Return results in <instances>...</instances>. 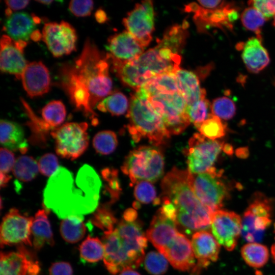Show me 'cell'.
<instances>
[{
	"instance_id": "obj_42",
	"label": "cell",
	"mask_w": 275,
	"mask_h": 275,
	"mask_svg": "<svg viewBox=\"0 0 275 275\" xmlns=\"http://www.w3.org/2000/svg\"><path fill=\"white\" fill-rule=\"evenodd\" d=\"M92 144L97 153L102 155H108L113 153L117 147V137L112 131H100L94 136Z\"/></svg>"
},
{
	"instance_id": "obj_6",
	"label": "cell",
	"mask_w": 275,
	"mask_h": 275,
	"mask_svg": "<svg viewBox=\"0 0 275 275\" xmlns=\"http://www.w3.org/2000/svg\"><path fill=\"white\" fill-rule=\"evenodd\" d=\"M164 164L163 154L157 148L143 146L130 152L121 170L132 184L141 181L155 182L162 175Z\"/></svg>"
},
{
	"instance_id": "obj_25",
	"label": "cell",
	"mask_w": 275,
	"mask_h": 275,
	"mask_svg": "<svg viewBox=\"0 0 275 275\" xmlns=\"http://www.w3.org/2000/svg\"><path fill=\"white\" fill-rule=\"evenodd\" d=\"M178 232L176 223L158 210L147 231L146 236L160 253Z\"/></svg>"
},
{
	"instance_id": "obj_57",
	"label": "cell",
	"mask_w": 275,
	"mask_h": 275,
	"mask_svg": "<svg viewBox=\"0 0 275 275\" xmlns=\"http://www.w3.org/2000/svg\"><path fill=\"white\" fill-rule=\"evenodd\" d=\"M41 38H42V35L38 30H35L30 37V39L34 41H39Z\"/></svg>"
},
{
	"instance_id": "obj_9",
	"label": "cell",
	"mask_w": 275,
	"mask_h": 275,
	"mask_svg": "<svg viewBox=\"0 0 275 275\" xmlns=\"http://www.w3.org/2000/svg\"><path fill=\"white\" fill-rule=\"evenodd\" d=\"M272 206L262 194L253 197L242 218L241 235L249 242H258L272 222Z\"/></svg>"
},
{
	"instance_id": "obj_8",
	"label": "cell",
	"mask_w": 275,
	"mask_h": 275,
	"mask_svg": "<svg viewBox=\"0 0 275 275\" xmlns=\"http://www.w3.org/2000/svg\"><path fill=\"white\" fill-rule=\"evenodd\" d=\"M223 172L214 167L207 172H189V182L195 194L205 206L213 212L219 210L229 196L230 188L222 179Z\"/></svg>"
},
{
	"instance_id": "obj_12",
	"label": "cell",
	"mask_w": 275,
	"mask_h": 275,
	"mask_svg": "<svg viewBox=\"0 0 275 275\" xmlns=\"http://www.w3.org/2000/svg\"><path fill=\"white\" fill-rule=\"evenodd\" d=\"M33 217L11 208L3 217L0 228L2 248L6 245H32L31 228Z\"/></svg>"
},
{
	"instance_id": "obj_54",
	"label": "cell",
	"mask_w": 275,
	"mask_h": 275,
	"mask_svg": "<svg viewBox=\"0 0 275 275\" xmlns=\"http://www.w3.org/2000/svg\"><path fill=\"white\" fill-rule=\"evenodd\" d=\"M8 8L12 11H16L25 8L29 4V1H5Z\"/></svg>"
},
{
	"instance_id": "obj_52",
	"label": "cell",
	"mask_w": 275,
	"mask_h": 275,
	"mask_svg": "<svg viewBox=\"0 0 275 275\" xmlns=\"http://www.w3.org/2000/svg\"><path fill=\"white\" fill-rule=\"evenodd\" d=\"M49 275H72L73 269L67 262L59 261L52 263L49 268Z\"/></svg>"
},
{
	"instance_id": "obj_27",
	"label": "cell",
	"mask_w": 275,
	"mask_h": 275,
	"mask_svg": "<svg viewBox=\"0 0 275 275\" xmlns=\"http://www.w3.org/2000/svg\"><path fill=\"white\" fill-rule=\"evenodd\" d=\"M36 23L33 15L25 12H15L7 17L3 30L15 41H28L35 30Z\"/></svg>"
},
{
	"instance_id": "obj_55",
	"label": "cell",
	"mask_w": 275,
	"mask_h": 275,
	"mask_svg": "<svg viewBox=\"0 0 275 275\" xmlns=\"http://www.w3.org/2000/svg\"><path fill=\"white\" fill-rule=\"evenodd\" d=\"M95 17L97 21L100 23L105 22L107 19L106 13L102 9H99L96 11L95 13Z\"/></svg>"
},
{
	"instance_id": "obj_41",
	"label": "cell",
	"mask_w": 275,
	"mask_h": 275,
	"mask_svg": "<svg viewBox=\"0 0 275 275\" xmlns=\"http://www.w3.org/2000/svg\"><path fill=\"white\" fill-rule=\"evenodd\" d=\"M200 133L205 138L215 140L224 136L227 130V124L218 117L212 115L197 127Z\"/></svg>"
},
{
	"instance_id": "obj_22",
	"label": "cell",
	"mask_w": 275,
	"mask_h": 275,
	"mask_svg": "<svg viewBox=\"0 0 275 275\" xmlns=\"http://www.w3.org/2000/svg\"><path fill=\"white\" fill-rule=\"evenodd\" d=\"M21 79L24 90L30 97L42 96L50 89L49 72L41 61L28 63L22 73Z\"/></svg>"
},
{
	"instance_id": "obj_16",
	"label": "cell",
	"mask_w": 275,
	"mask_h": 275,
	"mask_svg": "<svg viewBox=\"0 0 275 275\" xmlns=\"http://www.w3.org/2000/svg\"><path fill=\"white\" fill-rule=\"evenodd\" d=\"M122 246L127 252L133 268L144 259L147 238L143 232L142 223L138 219L127 221L122 218L115 228Z\"/></svg>"
},
{
	"instance_id": "obj_50",
	"label": "cell",
	"mask_w": 275,
	"mask_h": 275,
	"mask_svg": "<svg viewBox=\"0 0 275 275\" xmlns=\"http://www.w3.org/2000/svg\"><path fill=\"white\" fill-rule=\"evenodd\" d=\"M248 5L258 10L267 19L275 15V0L250 1Z\"/></svg>"
},
{
	"instance_id": "obj_53",
	"label": "cell",
	"mask_w": 275,
	"mask_h": 275,
	"mask_svg": "<svg viewBox=\"0 0 275 275\" xmlns=\"http://www.w3.org/2000/svg\"><path fill=\"white\" fill-rule=\"evenodd\" d=\"M198 4L202 7L208 9H216L225 6L228 3L223 1H198Z\"/></svg>"
},
{
	"instance_id": "obj_20",
	"label": "cell",
	"mask_w": 275,
	"mask_h": 275,
	"mask_svg": "<svg viewBox=\"0 0 275 275\" xmlns=\"http://www.w3.org/2000/svg\"><path fill=\"white\" fill-rule=\"evenodd\" d=\"M102 241L105 250L104 264L111 274L115 275L125 269L133 268L131 261L115 229L104 233Z\"/></svg>"
},
{
	"instance_id": "obj_24",
	"label": "cell",
	"mask_w": 275,
	"mask_h": 275,
	"mask_svg": "<svg viewBox=\"0 0 275 275\" xmlns=\"http://www.w3.org/2000/svg\"><path fill=\"white\" fill-rule=\"evenodd\" d=\"M27 64L23 51L16 46L15 41L8 35H2L1 39V70L14 75L17 79H21Z\"/></svg>"
},
{
	"instance_id": "obj_44",
	"label": "cell",
	"mask_w": 275,
	"mask_h": 275,
	"mask_svg": "<svg viewBox=\"0 0 275 275\" xmlns=\"http://www.w3.org/2000/svg\"><path fill=\"white\" fill-rule=\"evenodd\" d=\"M211 108L212 115L225 120L233 118L236 111L234 101L225 96L214 99L211 105Z\"/></svg>"
},
{
	"instance_id": "obj_31",
	"label": "cell",
	"mask_w": 275,
	"mask_h": 275,
	"mask_svg": "<svg viewBox=\"0 0 275 275\" xmlns=\"http://www.w3.org/2000/svg\"><path fill=\"white\" fill-rule=\"evenodd\" d=\"M26 115L29 118L26 124L31 130L30 142L40 147L46 146L49 133L54 129L49 126L42 118L37 116L23 98H20Z\"/></svg>"
},
{
	"instance_id": "obj_30",
	"label": "cell",
	"mask_w": 275,
	"mask_h": 275,
	"mask_svg": "<svg viewBox=\"0 0 275 275\" xmlns=\"http://www.w3.org/2000/svg\"><path fill=\"white\" fill-rule=\"evenodd\" d=\"M175 74L179 90L185 99L187 106L206 97V91L201 88L196 73L180 68Z\"/></svg>"
},
{
	"instance_id": "obj_61",
	"label": "cell",
	"mask_w": 275,
	"mask_h": 275,
	"mask_svg": "<svg viewBox=\"0 0 275 275\" xmlns=\"http://www.w3.org/2000/svg\"><path fill=\"white\" fill-rule=\"evenodd\" d=\"M274 232L275 233V224L274 225ZM271 254L272 256V258L273 259V261L275 263V237H274V242L272 244L271 247Z\"/></svg>"
},
{
	"instance_id": "obj_43",
	"label": "cell",
	"mask_w": 275,
	"mask_h": 275,
	"mask_svg": "<svg viewBox=\"0 0 275 275\" xmlns=\"http://www.w3.org/2000/svg\"><path fill=\"white\" fill-rule=\"evenodd\" d=\"M187 113L190 122L197 128L212 115L211 105L206 97L187 106Z\"/></svg>"
},
{
	"instance_id": "obj_33",
	"label": "cell",
	"mask_w": 275,
	"mask_h": 275,
	"mask_svg": "<svg viewBox=\"0 0 275 275\" xmlns=\"http://www.w3.org/2000/svg\"><path fill=\"white\" fill-rule=\"evenodd\" d=\"M84 216L74 215L63 219L60 224V231L62 238L67 242L74 243L85 236L86 227Z\"/></svg>"
},
{
	"instance_id": "obj_21",
	"label": "cell",
	"mask_w": 275,
	"mask_h": 275,
	"mask_svg": "<svg viewBox=\"0 0 275 275\" xmlns=\"http://www.w3.org/2000/svg\"><path fill=\"white\" fill-rule=\"evenodd\" d=\"M160 253L179 270H192L196 265L191 243L184 234L179 232Z\"/></svg>"
},
{
	"instance_id": "obj_48",
	"label": "cell",
	"mask_w": 275,
	"mask_h": 275,
	"mask_svg": "<svg viewBox=\"0 0 275 275\" xmlns=\"http://www.w3.org/2000/svg\"><path fill=\"white\" fill-rule=\"evenodd\" d=\"M38 164L41 173L48 177H51L59 168L57 157L50 153L42 155L39 158Z\"/></svg>"
},
{
	"instance_id": "obj_15",
	"label": "cell",
	"mask_w": 275,
	"mask_h": 275,
	"mask_svg": "<svg viewBox=\"0 0 275 275\" xmlns=\"http://www.w3.org/2000/svg\"><path fill=\"white\" fill-rule=\"evenodd\" d=\"M42 35L43 41L54 57L69 54L76 49V31L66 21L45 23Z\"/></svg>"
},
{
	"instance_id": "obj_37",
	"label": "cell",
	"mask_w": 275,
	"mask_h": 275,
	"mask_svg": "<svg viewBox=\"0 0 275 275\" xmlns=\"http://www.w3.org/2000/svg\"><path fill=\"white\" fill-rule=\"evenodd\" d=\"M81 258L89 263H95L104 258V246L97 237L88 236L79 248Z\"/></svg>"
},
{
	"instance_id": "obj_56",
	"label": "cell",
	"mask_w": 275,
	"mask_h": 275,
	"mask_svg": "<svg viewBox=\"0 0 275 275\" xmlns=\"http://www.w3.org/2000/svg\"><path fill=\"white\" fill-rule=\"evenodd\" d=\"M11 177L8 174H4L1 172V178H0V185L1 187H6L9 181L10 180Z\"/></svg>"
},
{
	"instance_id": "obj_46",
	"label": "cell",
	"mask_w": 275,
	"mask_h": 275,
	"mask_svg": "<svg viewBox=\"0 0 275 275\" xmlns=\"http://www.w3.org/2000/svg\"><path fill=\"white\" fill-rule=\"evenodd\" d=\"M134 197L138 203L159 204V199L156 198V191L154 185L147 181H141L136 183L134 190Z\"/></svg>"
},
{
	"instance_id": "obj_36",
	"label": "cell",
	"mask_w": 275,
	"mask_h": 275,
	"mask_svg": "<svg viewBox=\"0 0 275 275\" xmlns=\"http://www.w3.org/2000/svg\"><path fill=\"white\" fill-rule=\"evenodd\" d=\"M129 106L126 96L122 93L118 92L107 96L96 107L102 112H108L114 116H120L128 111Z\"/></svg>"
},
{
	"instance_id": "obj_38",
	"label": "cell",
	"mask_w": 275,
	"mask_h": 275,
	"mask_svg": "<svg viewBox=\"0 0 275 275\" xmlns=\"http://www.w3.org/2000/svg\"><path fill=\"white\" fill-rule=\"evenodd\" d=\"M42 118L51 128L61 126L66 116V107L61 100H52L42 109Z\"/></svg>"
},
{
	"instance_id": "obj_23",
	"label": "cell",
	"mask_w": 275,
	"mask_h": 275,
	"mask_svg": "<svg viewBox=\"0 0 275 275\" xmlns=\"http://www.w3.org/2000/svg\"><path fill=\"white\" fill-rule=\"evenodd\" d=\"M106 47L112 57L123 63L136 58L144 52L145 49L127 31L111 36Z\"/></svg>"
},
{
	"instance_id": "obj_60",
	"label": "cell",
	"mask_w": 275,
	"mask_h": 275,
	"mask_svg": "<svg viewBox=\"0 0 275 275\" xmlns=\"http://www.w3.org/2000/svg\"><path fill=\"white\" fill-rule=\"evenodd\" d=\"M245 148H239L237 151V155H239L240 157H245V155H247L248 154V150H245Z\"/></svg>"
},
{
	"instance_id": "obj_35",
	"label": "cell",
	"mask_w": 275,
	"mask_h": 275,
	"mask_svg": "<svg viewBox=\"0 0 275 275\" xmlns=\"http://www.w3.org/2000/svg\"><path fill=\"white\" fill-rule=\"evenodd\" d=\"M39 171L38 162L33 157L27 155L18 157L12 170L16 179L25 182L34 179Z\"/></svg>"
},
{
	"instance_id": "obj_39",
	"label": "cell",
	"mask_w": 275,
	"mask_h": 275,
	"mask_svg": "<svg viewBox=\"0 0 275 275\" xmlns=\"http://www.w3.org/2000/svg\"><path fill=\"white\" fill-rule=\"evenodd\" d=\"M108 204L99 205L93 213L91 219V223L101 229L104 233L113 231L117 219Z\"/></svg>"
},
{
	"instance_id": "obj_40",
	"label": "cell",
	"mask_w": 275,
	"mask_h": 275,
	"mask_svg": "<svg viewBox=\"0 0 275 275\" xmlns=\"http://www.w3.org/2000/svg\"><path fill=\"white\" fill-rule=\"evenodd\" d=\"M240 19L245 29L253 32L257 37L262 39L261 28L267 19L258 10L250 6L242 11Z\"/></svg>"
},
{
	"instance_id": "obj_51",
	"label": "cell",
	"mask_w": 275,
	"mask_h": 275,
	"mask_svg": "<svg viewBox=\"0 0 275 275\" xmlns=\"http://www.w3.org/2000/svg\"><path fill=\"white\" fill-rule=\"evenodd\" d=\"M1 172L8 173L13 170L15 163V157L12 151L7 148L2 147L0 150Z\"/></svg>"
},
{
	"instance_id": "obj_4",
	"label": "cell",
	"mask_w": 275,
	"mask_h": 275,
	"mask_svg": "<svg viewBox=\"0 0 275 275\" xmlns=\"http://www.w3.org/2000/svg\"><path fill=\"white\" fill-rule=\"evenodd\" d=\"M188 170L174 168L164 177L161 186L163 197L174 205L177 213H183L194 217L200 231L206 230L211 225L213 211L198 199L190 185Z\"/></svg>"
},
{
	"instance_id": "obj_5",
	"label": "cell",
	"mask_w": 275,
	"mask_h": 275,
	"mask_svg": "<svg viewBox=\"0 0 275 275\" xmlns=\"http://www.w3.org/2000/svg\"><path fill=\"white\" fill-rule=\"evenodd\" d=\"M127 117L130 122L128 130L135 142L146 138L153 145L158 146L166 143L170 137L161 117L141 89L131 96Z\"/></svg>"
},
{
	"instance_id": "obj_34",
	"label": "cell",
	"mask_w": 275,
	"mask_h": 275,
	"mask_svg": "<svg viewBox=\"0 0 275 275\" xmlns=\"http://www.w3.org/2000/svg\"><path fill=\"white\" fill-rule=\"evenodd\" d=\"M241 256L250 266L259 268L267 262L269 256L268 248L258 242H249L241 249Z\"/></svg>"
},
{
	"instance_id": "obj_13",
	"label": "cell",
	"mask_w": 275,
	"mask_h": 275,
	"mask_svg": "<svg viewBox=\"0 0 275 275\" xmlns=\"http://www.w3.org/2000/svg\"><path fill=\"white\" fill-rule=\"evenodd\" d=\"M127 31L145 48L152 39L154 30V11L151 1L135 5L123 20Z\"/></svg>"
},
{
	"instance_id": "obj_28",
	"label": "cell",
	"mask_w": 275,
	"mask_h": 275,
	"mask_svg": "<svg viewBox=\"0 0 275 275\" xmlns=\"http://www.w3.org/2000/svg\"><path fill=\"white\" fill-rule=\"evenodd\" d=\"M1 144L9 150L25 153L29 144L22 127L18 123L2 119L0 122Z\"/></svg>"
},
{
	"instance_id": "obj_11",
	"label": "cell",
	"mask_w": 275,
	"mask_h": 275,
	"mask_svg": "<svg viewBox=\"0 0 275 275\" xmlns=\"http://www.w3.org/2000/svg\"><path fill=\"white\" fill-rule=\"evenodd\" d=\"M224 144L221 141L208 139L200 133H195L186 151L188 172L198 174L211 170Z\"/></svg>"
},
{
	"instance_id": "obj_58",
	"label": "cell",
	"mask_w": 275,
	"mask_h": 275,
	"mask_svg": "<svg viewBox=\"0 0 275 275\" xmlns=\"http://www.w3.org/2000/svg\"><path fill=\"white\" fill-rule=\"evenodd\" d=\"M119 275H140V274L132 268H126L121 271Z\"/></svg>"
},
{
	"instance_id": "obj_7",
	"label": "cell",
	"mask_w": 275,
	"mask_h": 275,
	"mask_svg": "<svg viewBox=\"0 0 275 275\" xmlns=\"http://www.w3.org/2000/svg\"><path fill=\"white\" fill-rule=\"evenodd\" d=\"M148 99L161 117L170 135L180 134L190 124L187 104L179 91L159 93L148 96Z\"/></svg>"
},
{
	"instance_id": "obj_26",
	"label": "cell",
	"mask_w": 275,
	"mask_h": 275,
	"mask_svg": "<svg viewBox=\"0 0 275 275\" xmlns=\"http://www.w3.org/2000/svg\"><path fill=\"white\" fill-rule=\"evenodd\" d=\"M240 46L242 59L250 72L258 73L269 64V56L261 39L256 36L251 37Z\"/></svg>"
},
{
	"instance_id": "obj_18",
	"label": "cell",
	"mask_w": 275,
	"mask_h": 275,
	"mask_svg": "<svg viewBox=\"0 0 275 275\" xmlns=\"http://www.w3.org/2000/svg\"><path fill=\"white\" fill-rule=\"evenodd\" d=\"M193 251L197 260L192 275H199L203 269L206 268L211 262L218 258L220 245L213 235L206 230L198 231L191 238Z\"/></svg>"
},
{
	"instance_id": "obj_14",
	"label": "cell",
	"mask_w": 275,
	"mask_h": 275,
	"mask_svg": "<svg viewBox=\"0 0 275 275\" xmlns=\"http://www.w3.org/2000/svg\"><path fill=\"white\" fill-rule=\"evenodd\" d=\"M211 229L220 245L228 251L236 246L242 231V218L236 213L219 209L213 213Z\"/></svg>"
},
{
	"instance_id": "obj_3",
	"label": "cell",
	"mask_w": 275,
	"mask_h": 275,
	"mask_svg": "<svg viewBox=\"0 0 275 275\" xmlns=\"http://www.w3.org/2000/svg\"><path fill=\"white\" fill-rule=\"evenodd\" d=\"M179 52L159 40L155 47L132 61L116 63L112 68L124 84L136 91L157 75L176 73L180 68Z\"/></svg>"
},
{
	"instance_id": "obj_63",
	"label": "cell",
	"mask_w": 275,
	"mask_h": 275,
	"mask_svg": "<svg viewBox=\"0 0 275 275\" xmlns=\"http://www.w3.org/2000/svg\"><path fill=\"white\" fill-rule=\"evenodd\" d=\"M273 25L275 27V15H274V18H273Z\"/></svg>"
},
{
	"instance_id": "obj_59",
	"label": "cell",
	"mask_w": 275,
	"mask_h": 275,
	"mask_svg": "<svg viewBox=\"0 0 275 275\" xmlns=\"http://www.w3.org/2000/svg\"><path fill=\"white\" fill-rule=\"evenodd\" d=\"M223 150L229 155H231L233 153V148L230 144H225Z\"/></svg>"
},
{
	"instance_id": "obj_62",
	"label": "cell",
	"mask_w": 275,
	"mask_h": 275,
	"mask_svg": "<svg viewBox=\"0 0 275 275\" xmlns=\"http://www.w3.org/2000/svg\"><path fill=\"white\" fill-rule=\"evenodd\" d=\"M36 2L41 3L42 4L47 5H50L53 1L51 0H43V1H37Z\"/></svg>"
},
{
	"instance_id": "obj_45",
	"label": "cell",
	"mask_w": 275,
	"mask_h": 275,
	"mask_svg": "<svg viewBox=\"0 0 275 275\" xmlns=\"http://www.w3.org/2000/svg\"><path fill=\"white\" fill-rule=\"evenodd\" d=\"M144 265L147 271L153 275L164 273L168 267L167 258L160 253L155 251L147 254L144 259Z\"/></svg>"
},
{
	"instance_id": "obj_2",
	"label": "cell",
	"mask_w": 275,
	"mask_h": 275,
	"mask_svg": "<svg viewBox=\"0 0 275 275\" xmlns=\"http://www.w3.org/2000/svg\"><path fill=\"white\" fill-rule=\"evenodd\" d=\"M101 186L99 175L88 164L81 167L76 175L64 167H59L44 188V208L62 219L91 213L99 206Z\"/></svg>"
},
{
	"instance_id": "obj_29",
	"label": "cell",
	"mask_w": 275,
	"mask_h": 275,
	"mask_svg": "<svg viewBox=\"0 0 275 275\" xmlns=\"http://www.w3.org/2000/svg\"><path fill=\"white\" fill-rule=\"evenodd\" d=\"M49 210H39L33 217L31 228L32 245L35 251L40 250L45 244H54L53 235L48 218Z\"/></svg>"
},
{
	"instance_id": "obj_19",
	"label": "cell",
	"mask_w": 275,
	"mask_h": 275,
	"mask_svg": "<svg viewBox=\"0 0 275 275\" xmlns=\"http://www.w3.org/2000/svg\"><path fill=\"white\" fill-rule=\"evenodd\" d=\"M234 7L233 4L228 3L224 7L208 9L197 3H192L185 6V10L194 13V18L200 31H204L208 26L232 30L233 23L230 20V14Z\"/></svg>"
},
{
	"instance_id": "obj_17",
	"label": "cell",
	"mask_w": 275,
	"mask_h": 275,
	"mask_svg": "<svg viewBox=\"0 0 275 275\" xmlns=\"http://www.w3.org/2000/svg\"><path fill=\"white\" fill-rule=\"evenodd\" d=\"M1 275H39L40 267L34 254L24 245L16 252H1Z\"/></svg>"
},
{
	"instance_id": "obj_49",
	"label": "cell",
	"mask_w": 275,
	"mask_h": 275,
	"mask_svg": "<svg viewBox=\"0 0 275 275\" xmlns=\"http://www.w3.org/2000/svg\"><path fill=\"white\" fill-rule=\"evenodd\" d=\"M92 1H71L69 4V11L75 16L86 17L91 15L93 9Z\"/></svg>"
},
{
	"instance_id": "obj_10",
	"label": "cell",
	"mask_w": 275,
	"mask_h": 275,
	"mask_svg": "<svg viewBox=\"0 0 275 275\" xmlns=\"http://www.w3.org/2000/svg\"><path fill=\"white\" fill-rule=\"evenodd\" d=\"M88 127L86 122H68L53 129L50 135L54 139L58 155L71 160L81 156L89 145Z\"/></svg>"
},
{
	"instance_id": "obj_32",
	"label": "cell",
	"mask_w": 275,
	"mask_h": 275,
	"mask_svg": "<svg viewBox=\"0 0 275 275\" xmlns=\"http://www.w3.org/2000/svg\"><path fill=\"white\" fill-rule=\"evenodd\" d=\"M139 89L144 91L148 97L159 93L179 91L175 73L157 75L148 80Z\"/></svg>"
},
{
	"instance_id": "obj_47",
	"label": "cell",
	"mask_w": 275,
	"mask_h": 275,
	"mask_svg": "<svg viewBox=\"0 0 275 275\" xmlns=\"http://www.w3.org/2000/svg\"><path fill=\"white\" fill-rule=\"evenodd\" d=\"M102 177L106 182L105 189L110 195L109 205L118 200L121 190L118 178V172L114 169L105 168L101 172Z\"/></svg>"
},
{
	"instance_id": "obj_1",
	"label": "cell",
	"mask_w": 275,
	"mask_h": 275,
	"mask_svg": "<svg viewBox=\"0 0 275 275\" xmlns=\"http://www.w3.org/2000/svg\"><path fill=\"white\" fill-rule=\"evenodd\" d=\"M58 79V85L75 109L82 112L93 125H97L98 118L94 108L112 94L113 89L106 54L87 38L80 54L60 67Z\"/></svg>"
}]
</instances>
